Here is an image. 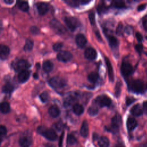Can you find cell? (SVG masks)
Listing matches in <instances>:
<instances>
[{
    "label": "cell",
    "instance_id": "cell-1",
    "mask_svg": "<svg viewBox=\"0 0 147 147\" xmlns=\"http://www.w3.org/2000/svg\"><path fill=\"white\" fill-rule=\"evenodd\" d=\"M129 89L137 94L144 93L147 90V85L142 80L137 79L130 82L129 84Z\"/></svg>",
    "mask_w": 147,
    "mask_h": 147
},
{
    "label": "cell",
    "instance_id": "cell-2",
    "mask_svg": "<svg viewBox=\"0 0 147 147\" xmlns=\"http://www.w3.org/2000/svg\"><path fill=\"white\" fill-rule=\"evenodd\" d=\"M37 131L40 134L43 136L47 139L51 141H55L57 139V134L52 129H48L44 126H39L37 129Z\"/></svg>",
    "mask_w": 147,
    "mask_h": 147
},
{
    "label": "cell",
    "instance_id": "cell-3",
    "mask_svg": "<svg viewBox=\"0 0 147 147\" xmlns=\"http://www.w3.org/2000/svg\"><path fill=\"white\" fill-rule=\"evenodd\" d=\"M79 96V92L77 91H71L68 92L63 100V106L65 107L70 106L75 102Z\"/></svg>",
    "mask_w": 147,
    "mask_h": 147
},
{
    "label": "cell",
    "instance_id": "cell-4",
    "mask_svg": "<svg viewBox=\"0 0 147 147\" xmlns=\"http://www.w3.org/2000/svg\"><path fill=\"white\" fill-rule=\"evenodd\" d=\"M94 103L96 106L99 107L109 106L111 103V100L107 95H101L94 99Z\"/></svg>",
    "mask_w": 147,
    "mask_h": 147
},
{
    "label": "cell",
    "instance_id": "cell-5",
    "mask_svg": "<svg viewBox=\"0 0 147 147\" xmlns=\"http://www.w3.org/2000/svg\"><path fill=\"white\" fill-rule=\"evenodd\" d=\"M122 123V119L121 115L119 114L115 115L111 119V124L109 129H107L110 131L114 133L117 132L119 130V127Z\"/></svg>",
    "mask_w": 147,
    "mask_h": 147
},
{
    "label": "cell",
    "instance_id": "cell-6",
    "mask_svg": "<svg viewBox=\"0 0 147 147\" xmlns=\"http://www.w3.org/2000/svg\"><path fill=\"white\" fill-rule=\"evenodd\" d=\"M49 85L55 89H60L65 86V81L60 77L54 76L49 80Z\"/></svg>",
    "mask_w": 147,
    "mask_h": 147
},
{
    "label": "cell",
    "instance_id": "cell-7",
    "mask_svg": "<svg viewBox=\"0 0 147 147\" xmlns=\"http://www.w3.org/2000/svg\"><path fill=\"white\" fill-rule=\"evenodd\" d=\"M50 25L52 29L57 34H61L65 33V29L63 25L56 19L53 18L50 21Z\"/></svg>",
    "mask_w": 147,
    "mask_h": 147
},
{
    "label": "cell",
    "instance_id": "cell-8",
    "mask_svg": "<svg viewBox=\"0 0 147 147\" xmlns=\"http://www.w3.org/2000/svg\"><path fill=\"white\" fill-rule=\"evenodd\" d=\"M64 22L71 31H74L79 25L78 19L72 17H65Z\"/></svg>",
    "mask_w": 147,
    "mask_h": 147
},
{
    "label": "cell",
    "instance_id": "cell-9",
    "mask_svg": "<svg viewBox=\"0 0 147 147\" xmlns=\"http://www.w3.org/2000/svg\"><path fill=\"white\" fill-rule=\"evenodd\" d=\"M30 66V63L26 60H20L14 65V69L17 72L27 70Z\"/></svg>",
    "mask_w": 147,
    "mask_h": 147
},
{
    "label": "cell",
    "instance_id": "cell-10",
    "mask_svg": "<svg viewBox=\"0 0 147 147\" xmlns=\"http://www.w3.org/2000/svg\"><path fill=\"white\" fill-rule=\"evenodd\" d=\"M133 71V67L129 63L124 61L122 63L121 66V71L123 76H129L132 74Z\"/></svg>",
    "mask_w": 147,
    "mask_h": 147
},
{
    "label": "cell",
    "instance_id": "cell-11",
    "mask_svg": "<svg viewBox=\"0 0 147 147\" xmlns=\"http://www.w3.org/2000/svg\"><path fill=\"white\" fill-rule=\"evenodd\" d=\"M57 58L58 60L60 61L67 62L71 60L72 58V55L67 51H61L57 55Z\"/></svg>",
    "mask_w": 147,
    "mask_h": 147
},
{
    "label": "cell",
    "instance_id": "cell-12",
    "mask_svg": "<svg viewBox=\"0 0 147 147\" xmlns=\"http://www.w3.org/2000/svg\"><path fill=\"white\" fill-rule=\"evenodd\" d=\"M76 42L79 47L83 48L87 43V39L83 34L79 33L76 35Z\"/></svg>",
    "mask_w": 147,
    "mask_h": 147
},
{
    "label": "cell",
    "instance_id": "cell-13",
    "mask_svg": "<svg viewBox=\"0 0 147 147\" xmlns=\"http://www.w3.org/2000/svg\"><path fill=\"white\" fill-rule=\"evenodd\" d=\"M84 56L89 60H94L96 57V52L92 48H87L84 51Z\"/></svg>",
    "mask_w": 147,
    "mask_h": 147
},
{
    "label": "cell",
    "instance_id": "cell-14",
    "mask_svg": "<svg viewBox=\"0 0 147 147\" xmlns=\"http://www.w3.org/2000/svg\"><path fill=\"white\" fill-rule=\"evenodd\" d=\"M105 63H106V66L107 68L109 79L110 81L113 82L114 80V72H113L112 65H111V62L110 61L109 59L107 57H105Z\"/></svg>",
    "mask_w": 147,
    "mask_h": 147
},
{
    "label": "cell",
    "instance_id": "cell-15",
    "mask_svg": "<svg viewBox=\"0 0 147 147\" xmlns=\"http://www.w3.org/2000/svg\"><path fill=\"white\" fill-rule=\"evenodd\" d=\"M37 10L38 13L40 15H44L45 14L48 10V5L44 2H38L36 5Z\"/></svg>",
    "mask_w": 147,
    "mask_h": 147
},
{
    "label": "cell",
    "instance_id": "cell-16",
    "mask_svg": "<svg viewBox=\"0 0 147 147\" xmlns=\"http://www.w3.org/2000/svg\"><path fill=\"white\" fill-rule=\"evenodd\" d=\"M30 76V72L27 70L22 71L19 72L18 75V79L20 82L24 83L29 78Z\"/></svg>",
    "mask_w": 147,
    "mask_h": 147
},
{
    "label": "cell",
    "instance_id": "cell-17",
    "mask_svg": "<svg viewBox=\"0 0 147 147\" xmlns=\"http://www.w3.org/2000/svg\"><path fill=\"white\" fill-rule=\"evenodd\" d=\"M19 144L21 147H29L32 144V139L26 136H22L19 140Z\"/></svg>",
    "mask_w": 147,
    "mask_h": 147
},
{
    "label": "cell",
    "instance_id": "cell-18",
    "mask_svg": "<svg viewBox=\"0 0 147 147\" xmlns=\"http://www.w3.org/2000/svg\"><path fill=\"white\" fill-rule=\"evenodd\" d=\"M130 112L133 115L136 117L141 115L143 113L142 107L140 104H136L133 106L130 110Z\"/></svg>",
    "mask_w": 147,
    "mask_h": 147
},
{
    "label": "cell",
    "instance_id": "cell-19",
    "mask_svg": "<svg viewBox=\"0 0 147 147\" xmlns=\"http://www.w3.org/2000/svg\"><path fill=\"white\" fill-rule=\"evenodd\" d=\"M126 126L129 131H132L137 126V122L134 118L129 117L127 119Z\"/></svg>",
    "mask_w": 147,
    "mask_h": 147
},
{
    "label": "cell",
    "instance_id": "cell-20",
    "mask_svg": "<svg viewBox=\"0 0 147 147\" xmlns=\"http://www.w3.org/2000/svg\"><path fill=\"white\" fill-rule=\"evenodd\" d=\"M10 52L9 47L6 45H2L0 48V57L2 60H5L7 58Z\"/></svg>",
    "mask_w": 147,
    "mask_h": 147
},
{
    "label": "cell",
    "instance_id": "cell-21",
    "mask_svg": "<svg viewBox=\"0 0 147 147\" xmlns=\"http://www.w3.org/2000/svg\"><path fill=\"white\" fill-rule=\"evenodd\" d=\"M80 133L81 136L83 137H87L88 134V125L87 122L84 120L82 124L80 130Z\"/></svg>",
    "mask_w": 147,
    "mask_h": 147
},
{
    "label": "cell",
    "instance_id": "cell-22",
    "mask_svg": "<svg viewBox=\"0 0 147 147\" xmlns=\"http://www.w3.org/2000/svg\"><path fill=\"white\" fill-rule=\"evenodd\" d=\"M106 35L107 37L110 46L112 48H117L118 47V40L117 39V38L115 37L114 36H113V35L110 34H107Z\"/></svg>",
    "mask_w": 147,
    "mask_h": 147
},
{
    "label": "cell",
    "instance_id": "cell-23",
    "mask_svg": "<svg viewBox=\"0 0 147 147\" xmlns=\"http://www.w3.org/2000/svg\"><path fill=\"white\" fill-rule=\"evenodd\" d=\"M60 110L59 107L56 105H52L48 109L49 114L52 117H57L60 114Z\"/></svg>",
    "mask_w": 147,
    "mask_h": 147
},
{
    "label": "cell",
    "instance_id": "cell-24",
    "mask_svg": "<svg viewBox=\"0 0 147 147\" xmlns=\"http://www.w3.org/2000/svg\"><path fill=\"white\" fill-rule=\"evenodd\" d=\"M43 70L46 72H51L53 68V63L49 60H46L42 63V65Z\"/></svg>",
    "mask_w": 147,
    "mask_h": 147
},
{
    "label": "cell",
    "instance_id": "cell-25",
    "mask_svg": "<svg viewBox=\"0 0 147 147\" xmlns=\"http://www.w3.org/2000/svg\"><path fill=\"white\" fill-rule=\"evenodd\" d=\"M72 109H73V111L74 113L76 114V115H80L82 114L83 111H84V107L83 106L79 104V103H75L73 105L72 107Z\"/></svg>",
    "mask_w": 147,
    "mask_h": 147
},
{
    "label": "cell",
    "instance_id": "cell-26",
    "mask_svg": "<svg viewBox=\"0 0 147 147\" xmlns=\"http://www.w3.org/2000/svg\"><path fill=\"white\" fill-rule=\"evenodd\" d=\"M109 140L105 136H102L99 138L98 140V145L99 147H108L109 146Z\"/></svg>",
    "mask_w": 147,
    "mask_h": 147
},
{
    "label": "cell",
    "instance_id": "cell-27",
    "mask_svg": "<svg viewBox=\"0 0 147 147\" xmlns=\"http://www.w3.org/2000/svg\"><path fill=\"white\" fill-rule=\"evenodd\" d=\"M98 78H99L98 74L96 72H91L87 76L88 80L89 82H90L91 83H95L98 80Z\"/></svg>",
    "mask_w": 147,
    "mask_h": 147
},
{
    "label": "cell",
    "instance_id": "cell-28",
    "mask_svg": "<svg viewBox=\"0 0 147 147\" xmlns=\"http://www.w3.org/2000/svg\"><path fill=\"white\" fill-rule=\"evenodd\" d=\"M33 47V41L30 38H27L25 41V44L24 47L25 51H30Z\"/></svg>",
    "mask_w": 147,
    "mask_h": 147
},
{
    "label": "cell",
    "instance_id": "cell-29",
    "mask_svg": "<svg viewBox=\"0 0 147 147\" xmlns=\"http://www.w3.org/2000/svg\"><path fill=\"white\" fill-rule=\"evenodd\" d=\"M14 89L13 85L10 83H7L4 84L2 87V90L4 93H9L11 92Z\"/></svg>",
    "mask_w": 147,
    "mask_h": 147
},
{
    "label": "cell",
    "instance_id": "cell-30",
    "mask_svg": "<svg viewBox=\"0 0 147 147\" xmlns=\"http://www.w3.org/2000/svg\"><path fill=\"white\" fill-rule=\"evenodd\" d=\"M1 111L2 113L6 114L10 111V105L6 102H3L1 104Z\"/></svg>",
    "mask_w": 147,
    "mask_h": 147
},
{
    "label": "cell",
    "instance_id": "cell-31",
    "mask_svg": "<svg viewBox=\"0 0 147 147\" xmlns=\"http://www.w3.org/2000/svg\"><path fill=\"white\" fill-rule=\"evenodd\" d=\"M18 6V7L20 8V9L24 11H28L29 10V4L26 1H20V2H19Z\"/></svg>",
    "mask_w": 147,
    "mask_h": 147
},
{
    "label": "cell",
    "instance_id": "cell-32",
    "mask_svg": "<svg viewBox=\"0 0 147 147\" xmlns=\"http://www.w3.org/2000/svg\"><path fill=\"white\" fill-rule=\"evenodd\" d=\"M112 5L116 7V8H118V9H121V8H123L125 7V4L124 3L123 1H113L112 2Z\"/></svg>",
    "mask_w": 147,
    "mask_h": 147
},
{
    "label": "cell",
    "instance_id": "cell-33",
    "mask_svg": "<svg viewBox=\"0 0 147 147\" xmlns=\"http://www.w3.org/2000/svg\"><path fill=\"white\" fill-rule=\"evenodd\" d=\"M98 113V109L96 106H91L88 109V113L91 116H94Z\"/></svg>",
    "mask_w": 147,
    "mask_h": 147
},
{
    "label": "cell",
    "instance_id": "cell-34",
    "mask_svg": "<svg viewBox=\"0 0 147 147\" xmlns=\"http://www.w3.org/2000/svg\"><path fill=\"white\" fill-rule=\"evenodd\" d=\"M64 2L67 5L72 7L78 6L80 4V1H76V0H65Z\"/></svg>",
    "mask_w": 147,
    "mask_h": 147
},
{
    "label": "cell",
    "instance_id": "cell-35",
    "mask_svg": "<svg viewBox=\"0 0 147 147\" xmlns=\"http://www.w3.org/2000/svg\"><path fill=\"white\" fill-rule=\"evenodd\" d=\"M77 142V140L74 135L69 134L67 136V142L69 145H74Z\"/></svg>",
    "mask_w": 147,
    "mask_h": 147
},
{
    "label": "cell",
    "instance_id": "cell-36",
    "mask_svg": "<svg viewBox=\"0 0 147 147\" xmlns=\"http://www.w3.org/2000/svg\"><path fill=\"white\" fill-rule=\"evenodd\" d=\"M123 27L121 22H119L116 28V34L118 36H121L123 33Z\"/></svg>",
    "mask_w": 147,
    "mask_h": 147
},
{
    "label": "cell",
    "instance_id": "cell-37",
    "mask_svg": "<svg viewBox=\"0 0 147 147\" xmlns=\"http://www.w3.org/2000/svg\"><path fill=\"white\" fill-rule=\"evenodd\" d=\"M48 98H49V94L47 91H44L40 95V99L42 102H47Z\"/></svg>",
    "mask_w": 147,
    "mask_h": 147
},
{
    "label": "cell",
    "instance_id": "cell-38",
    "mask_svg": "<svg viewBox=\"0 0 147 147\" xmlns=\"http://www.w3.org/2000/svg\"><path fill=\"white\" fill-rule=\"evenodd\" d=\"M97 10H98V12L99 13L102 14V13H105L107 10V8L104 3H101V4H99V5L97 7Z\"/></svg>",
    "mask_w": 147,
    "mask_h": 147
},
{
    "label": "cell",
    "instance_id": "cell-39",
    "mask_svg": "<svg viewBox=\"0 0 147 147\" xmlns=\"http://www.w3.org/2000/svg\"><path fill=\"white\" fill-rule=\"evenodd\" d=\"M121 88V83L120 82H117L115 88V94L117 97H118V96L120 95Z\"/></svg>",
    "mask_w": 147,
    "mask_h": 147
},
{
    "label": "cell",
    "instance_id": "cell-40",
    "mask_svg": "<svg viewBox=\"0 0 147 147\" xmlns=\"http://www.w3.org/2000/svg\"><path fill=\"white\" fill-rule=\"evenodd\" d=\"M53 127L54 128L58 131H60L63 127V123L61 121H58L56 123H55L54 125H53Z\"/></svg>",
    "mask_w": 147,
    "mask_h": 147
},
{
    "label": "cell",
    "instance_id": "cell-41",
    "mask_svg": "<svg viewBox=\"0 0 147 147\" xmlns=\"http://www.w3.org/2000/svg\"><path fill=\"white\" fill-rule=\"evenodd\" d=\"M88 18L90 22L91 25H94L95 23V14L94 12L90 13L88 15Z\"/></svg>",
    "mask_w": 147,
    "mask_h": 147
},
{
    "label": "cell",
    "instance_id": "cell-42",
    "mask_svg": "<svg viewBox=\"0 0 147 147\" xmlns=\"http://www.w3.org/2000/svg\"><path fill=\"white\" fill-rule=\"evenodd\" d=\"M63 47V44L61 42H56L53 46V49L55 51H60Z\"/></svg>",
    "mask_w": 147,
    "mask_h": 147
},
{
    "label": "cell",
    "instance_id": "cell-43",
    "mask_svg": "<svg viewBox=\"0 0 147 147\" xmlns=\"http://www.w3.org/2000/svg\"><path fill=\"white\" fill-rule=\"evenodd\" d=\"M6 133H7V130L6 127L5 126L1 125L0 126V135L1 138L4 137L6 134Z\"/></svg>",
    "mask_w": 147,
    "mask_h": 147
},
{
    "label": "cell",
    "instance_id": "cell-44",
    "mask_svg": "<svg viewBox=\"0 0 147 147\" xmlns=\"http://www.w3.org/2000/svg\"><path fill=\"white\" fill-rule=\"evenodd\" d=\"M135 49H136V51H137L138 53L141 54V52H142V50H143V46H142V44H137V45H136V46H135Z\"/></svg>",
    "mask_w": 147,
    "mask_h": 147
},
{
    "label": "cell",
    "instance_id": "cell-45",
    "mask_svg": "<svg viewBox=\"0 0 147 147\" xmlns=\"http://www.w3.org/2000/svg\"><path fill=\"white\" fill-rule=\"evenodd\" d=\"M30 32L34 34H37L39 33V29H38L37 27L33 26L30 27Z\"/></svg>",
    "mask_w": 147,
    "mask_h": 147
},
{
    "label": "cell",
    "instance_id": "cell-46",
    "mask_svg": "<svg viewBox=\"0 0 147 147\" xmlns=\"http://www.w3.org/2000/svg\"><path fill=\"white\" fill-rule=\"evenodd\" d=\"M134 100H135V99H134L133 98L127 97L126 99V105L129 106L131 103H132Z\"/></svg>",
    "mask_w": 147,
    "mask_h": 147
},
{
    "label": "cell",
    "instance_id": "cell-47",
    "mask_svg": "<svg viewBox=\"0 0 147 147\" xmlns=\"http://www.w3.org/2000/svg\"><path fill=\"white\" fill-rule=\"evenodd\" d=\"M136 37L137 40L139 42L142 41V34H141L140 33L137 32V33H136Z\"/></svg>",
    "mask_w": 147,
    "mask_h": 147
},
{
    "label": "cell",
    "instance_id": "cell-48",
    "mask_svg": "<svg viewBox=\"0 0 147 147\" xmlns=\"http://www.w3.org/2000/svg\"><path fill=\"white\" fill-rule=\"evenodd\" d=\"M146 7V4H141L140 5H139L137 7V10L138 11H142L144 10L145 7Z\"/></svg>",
    "mask_w": 147,
    "mask_h": 147
},
{
    "label": "cell",
    "instance_id": "cell-49",
    "mask_svg": "<svg viewBox=\"0 0 147 147\" xmlns=\"http://www.w3.org/2000/svg\"><path fill=\"white\" fill-rule=\"evenodd\" d=\"M124 30H125V32L127 34H130L131 33V32H132V28H131V27L127 26L125 27Z\"/></svg>",
    "mask_w": 147,
    "mask_h": 147
},
{
    "label": "cell",
    "instance_id": "cell-50",
    "mask_svg": "<svg viewBox=\"0 0 147 147\" xmlns=\"http://www.w3.org/2000/svg\"><path fill=\"white\" fill-rule=\"evenodd\" d=\"M63 135H64V132H63L60 137L59 138V147H62V144H63Z\"/></svg>",
    "mask_w": 147,
    "mask_h": 147
},
{
    "label": "cell",
    "instance_id": "cell-51",
    "mask_svg": "<svg viewBox=\"0 0 147 147\" xmlns=\"http://www.w3.org/2000/svg\"><path fill=\"white\" fill-rule=\"evenodd\" d=\"M143 26L144 28V29L147 30V19L144 20L143 22Z\"/></svg>",
    "mask_w": 147,
    "mask_h": 147
},
{
    "label": "cell",
    "instance_id": "cell-52",
    "mask_svg": "<svg viewBox=\"0 0 147 147\" xmlns=\"http://www.w3.org/2000/svg\"><path fill=\"white\" fill-rule=\"evenodd\" d=\"M4 2L7 4H11V3H13L14 1L13 0H4Z\"/></svg>",
    "mask_w": 147,
    "mask_h": 147
},
{
    "label": "cell",
    "instance_id": "cell-53",
    "mask_svg": "<svg viewBox=\"0 0 147 147\" xmlns=\"http://www.w3.org/2000/svg\"><path fill=\"white\" fill-rule=\"evenodd\" d=\"M81 5H85L88 2H90V1H80Z\"/></svg>",
    "mask_w": 147,
    "mask_h": 147
},
{
    "label": "cell",
    "instance_id": "cell-54",
    "mask_svg": "<svg viewBox=\"0 0 147 147\" xmlns=\"http://www.w3.org/2000/svg\"><path fill=\"white\" fill-rule=\"evenodd\" d=\"M144 107L146 110H147V100L144 102Z\"/></svg>",
    "mask_w": 147,
    "mask_h": 147
},
{
    "label": "cell",
    "instance_id": "cell-55",
    "mask_svg": "<svg viewBox=\"0 0 147 147\" xmlns=\"http://www.w3.org/2000/svg\"><path fill=\"white\" fill-rule=\"evenodd\" d=\"M33 78H34V79H37L38 78V74H37V73H34L33 74Z\"/></svg>",
    "mask_w": 147,
    "mask_h": 147
},
{
    "label": "cell",
    "instance_id": "cell-56",
    "mask_svg": "<svg viewBox=\"0 0 147 147\" xmlns=\"http://www.w3.org/2000/svg\"><path fill=\"white\" fill-rule=\"evenodd\" d=\"M45 147H55V146H54V145H52V144H46Z\"/></svg>",
    "mask_w": 147,
    "mask_h": 147
},
{
    "label": "cell",
    "instance_id": "cell-57",
    "mask_svg": "<svg viewBox=\"0 0 147 147\" xmlns=\"http://www.w3.org/2000/svg\"><path fill=\"white\" fill-rule=\"evenodd\" d=\"M36 67H37V69H38V68H39V67H40V65H39V64H38V63H36Z\"/></svg>",
    "mask_w": 147,
    "mask_h": 147
},
{
    "label": "cell",
    "instance_id": "cell-58",
    "mask_svg": "<svg viewBox=\"0 0 147 147\" xmlns=\"http://www.w3.org/2000/svg\"><path fill=\"white\" fill-rule=\"evenodd\" d=\"M143 147H147V143L145 144H144V146H143Z\"/></svg>",
    "mask_w": 147,
    "mask_h": 147
},
{
    "label": "cell",
    "instance_id": "cell-59",
    "mask_svg": "<svg viewBox=\"0 0 147 147\" xmlns=\"http://www.w3.org/2000/svg\"><path fill=\"white\" fill-rule=\"evenodd\" d=\"M146 40H147V36H146Z\"/></svg>",
    "mask_w": 147,
    "mask_h": 147
},
{
    "label": "cell",
    "instance_id": "cell-60",
    "mask_svg": "<svg viewBox=\"0 0 147 147\" xmlns=\"http://www.w3.org/2000/svg\"><path fill=\"white\" fill-rule=\"evenodd\" d=\"M118 147H122V146H118Z\"/></svg>",
    "mask_w": 147,
    "mask_h": 147
}]
</instances>
